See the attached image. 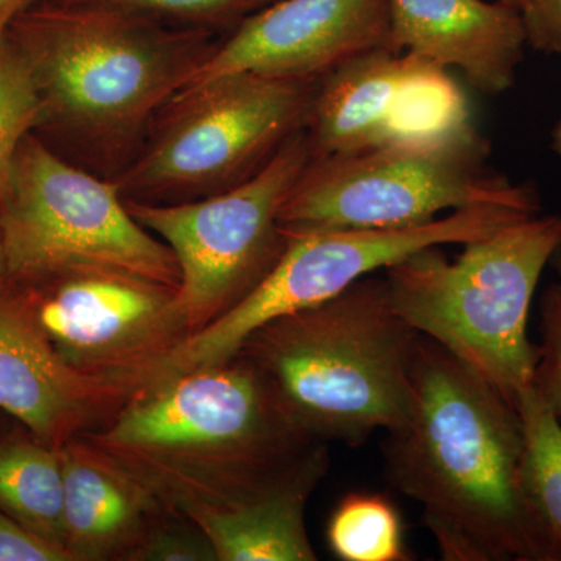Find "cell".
I'll return each mask as SVG.
<instances>
[{"instance_id":"obj_13","label":"cell","mask_w":561,"mask_h":561,"mask_svg":"<svg viewBox=\"0 0 561 561\" xmlns=\"http://www.w3.org/2000/svg\"><path fill=\"white\" fill-rule=\"evenodd\" d=\"M379 49H390L389 0H278L221 36L184 90L236 72L321 80Z\"/></svg>"},{"instance_id":"obj_14","label":"cell","mask_w":561,"mask_h":561,"mask_svg":"<svg viewBox=\"0 0 561 561\" xmlns=\"http://www.w3.org/2000/svg\"><path fill=\"white\" fill-rule=\"evenodd\" d=\"M130 397L70 367L10 284L0 291V412L55 449L99 430Z\"/></svg>"},{"instance_id":"obj_17","label":"cell","mask_w":561,"mask_h":561,"mask_svg":"<svg viewBox=\"0 0 561 561\" xmlns=\"http://www.w3.org/2000/svg\"><path fill=\"white\" fill-rule=\"evenodd\" d=\"M330 468L321 443L278 485L239 504L184 511L208 535L217 561H316L306 505Z\"/></svg>"},{"instance_id":"obj_6","label":"cell","mask_w":561,"mask_h":561,"mask_svg":"<svg viewBox=\"0 0 561 561\" xmlns=\"http://www.w3.org/2000/svg\"><path fill=\"white\" fill-rule=\"evenodd\" d=\"M490 154L489 139L472 125L435 142L309 158L280 205V230H394L486 205L541 214L537 187L494 171Z\"/></svg>"},{"instance_id":"obj_10","label":"cell","mask_w":561,"mask_h":561,"mask_svg":"<svg viewBox=\"0 0 561 561\" xmlns=\"http://www.w3.org/2000/svg\"><path fill=\"white\" fill-rule=\"evenodd\" d=\"M309 158L301 130L257 175L232 190L164 205L125 201L131 216L175 256L191 334L231 311L278 264L287 247L280 205Z\"/></svg>"},{"instance_id":"obj_22","label":"cell","mask_w":561,"mask_h":561,"mask_svg":"<svg viewBox=\"0 0 561 561\" xmlns=\"http://www.w3.org/2000/svg\"><path fill=\"white\" fill-rule=\"evenodd\" d=\"M57 3L111 7L173 27L227 35L245 18L278 0H47Z\"/></svg>"},{"instance_id":"obj_15","label":"cell","mask_w":561,"mask_h":561,"mask_svg":"<svg viewBox=\"0 0 561 561\" xmlns=\"http://www.w3.org/2000/svg\"><path fill=\"white\" fill-rule=\"evenodd\" d=\"M390 49L456 68L482 94L511 90L527 41L508 0H389Z\"/></svg>"},{"instance_id":"obj_20","label":"cell","mask_w":561,"mask_h":561,"mask_svg":"<svg viewBox=\"0 0 561 561\" xmlns=\"http://www.w3.org/2000/svg\"><path fill=\"white\" fill-rule=\"evenodd\" d=\"M327 538L332 553L343 561L412 559L400 513L381 494H346L331 513Z\"/></svg>"},{"instance_id":"obj_3","label":"cell","mask_w":561,"mask_h":561,"mask_svg":"<svg viewBox=\"0 0 561 561\" xmlns=\"http://www.w3.org/2000/svg\"><path fill=\"white\" fill-rule=\"evenodd\" d=\"M83 437L180 512L251 500L324 443L295 423L242 353L139 387Z\"/></svg>"},{"instance_id":"obj_18","label":"cell","mask_w":561,"mask_h":561,"mask_svg":"<svg viewBox=\"0 0 561 561\" xmlns=\"http://www.w3.org/2000/svg\"><path fill=\"white\" fill-rule=\"evenodd\" d=\"M0 508L66 552L60 449L38 440L22 426L0 437Z\"/></svg>"},{"instance_id":"obj_23","label":"cell","mask_w":561,"mask_h":561,"mask_svg":"<svg viewBox=\"0 0 561 561\" xmlns=\"http://www.w3.org/2000/svg\"><path fill=\"white\" fill-rule=\"evenodd\" d=\"M552 283L540 298V345H537L534 386L561 423V249L553 254Z\"/></svg>"},{"instance_id":"obj_26","label":"cell","mask_w":561,"mask_h":561,"mask_svg":"<svg viewBox=\"0 0 561 561\" xmlns=\"http://www.w3.org/2000/svg\"><path fill=\"white\" fill-rule=\"evenodd\" d=\"M0 561H72L68 552L36 537L0 508Z\"/></svg>"},{"instance_id":"obj_28","label":"cell","mask_w":561,"mask_h":561,"mask_svg":"<svg viewBox=\"0 0 561 561\" xmlns=\"http://www.w3.org/2000/svg\"><path fill=\"white\" fill-rule=\"evenodd\" d=\"M9 286V271H7L5 250H3L2 236H0V291Z\"/></svg>"},{"instance_id":"obj_4","label":"cell","mask_w":561,"mask_h":561,"mask_svg":"<svg viewBox=\"0 0 561 561\" xmlns=\"http://www.w3.org/2000/svg\"><path fill=\"white\" fill-rule=\"evenodd\" d=\"M419 339L391 306L386 276L373 273L331 300L268 321L239 353L302 431L360 445L404 419Z\"/></svg>"},{"instance_id":"obj_7","label":"cell","mask_w":561,"mask_h":561,"mask_svg":"<svg viewBox=\"0 0 561 561\" xmlns=\"http://www.w3.org/2000/svg\"><path fill=\"white\" fill-rule=\"evenodd\" d=\"M319 83L236 72L180 91L114 184L124 201L162 205L232 190L305 130Z\"/></svg>"},{"instance_id":"obj_12","label":"cell","mask_w":561,"mask_h":561,"mask_svg":"<svg viewBox=\"0 0 561 561\" xmlns=\"http://www.w3.org/2000/svg\"><path fill=\"white\" fill-rule=\"evenodd\" d=\"M448 69L411 51L373 50L323 77L305 133L311 158L448 139L472 127Z\"/></svg>"},{"instance_id":"obj_8","label":"cell","mask_w":561,"mask_h":561,"mask_svg":"<svg viewBox=\"0 0 561 561\" xmlns=\"http://www.w3.org/2000/svg\"><path fill=\"white\" fill-rule=\"evenodd\" d=\"M9 283L108 272L180 287L171 249L131 216L113 180L31 133L0 197Z\"/></svg>"},{"instance_id":"obj_29","label":"cell","mask_w":561,"mask_h":561,"mask_svg":"<svg viewBox=\"0 0 561 561\" xmlns=\"http://www.w3.org/2000/svg\"><path fill=\"white\" fill-rule=\"evenodd\" d=\"M552 150L556 151L557 157L561 158V117L553 125L551 135Z\"/></svg>"},{"instance_id":"obj_25","label":"cell","mask_w":561,"mask_h":561,"mask_svg":"<svg viewBox=\"0 0 561 561\" xmlns=\"http://www.w3.org/2000/svg\"><path fill=\"white\" fill-rule=\"evenodd\" d=\"M522 16L527 46L561 57V0H508Z\"/></svg>"},{"instance_id":"obj_24","label":"cell","mask_w":561,"mask_h":561,"mask_svg":"<svg viewBox=\"0 0 561 561\" xmlns=\"http://www.w3.org/2000/svg\"><path fill=\"white\" fill-rule=\"evenodd\" d=\"M136 561H217L208 535L186 513L169 507L154 524Z\"/></svg>"},{"instance_id":"obj_11","label":"cell","mask_w":561,"mask_h":561,"mask_svg":"<svg viewBox=\"0 0 561 561\" xmlns=\"http://www.w3.org/2000/svg\"><path fill=\"white\" fill-rule=\"evenodd\" d=\"M70 367L135 390L191 335L179 287L108 272L9 283Z\"/></svg>"},{"instance_id":"obj_30","label":"cell","mask_w":561,"mask_h":561,"mask_svg":"<svg viewBox=\"0 0 561 561\" xmlns=\"http://www.w3.org/2000/svg\"><path fill=\"white\" fill-rule=\"evenodd\" d=\"M18 426H21V424L11 420L9 415H5V413L0 412V437H3V435L9 434V432L16 430Z\"/></svg>"},{"instance_id":"obj_2","label":"cell","mask_w":561,"mask_h":561,"mask_svg":"<svg viewBox=\"0 0 561 561\" xmlns=\"http://www.w3.org/2000/svg\"><path fill=\"white\" fill-rule=\"evenodd\" d=\"M9 35L38 88L35 133L110 180L130 164L160 111L221 38L111 7L47 0L18 16Z\"/></svg>"},{"instance_id":"obj_5","label":"cell","mask_w":561,"mask_h":561,"mask_svg":"<svg viewBox=\"0 0 561 561\" xmlns=\"http://www.w3.org/2000/svg\"><path fill=\"white\" fill-rule=\"evenodd\" d=\"M463 247L454 261L430 247L387 267L391 306L516 404L534 386L537 345L527 323L542 272L561 249V214L515 221Z\"/></svg>"},{"instance_id":"obj_9","label":"cell","mask_w":561,"mask_h":561,"mask_svg":"<svg viewBox=\"0 0 561 561\" xmlns=\"http://www.w3.org/2000/svg\"><path fill=\"white\" fill-rule=\"evenodd\" d=\"M534 216L538 214L486 205L394 230L286 234V250L267 278L231 311L180 343L162 362V371L176 376L224 364L268 321L331 300L356 280L386 271L416 251L448 243L465 245Z\"/></svg>"},{"instance_id":"obj_1","label":"cell","mask_w":561,"mask_h":561,"mask_svg":"<svg viewBox=\"0 0 561 561\" xmlns=\"http://www.w3.org/2000/svg\"><path fill=\"white\" fill-rule=\"evenodd\" d=\"M404 419L387 431V481L423 508L448 561H546L524 501L518 409L420 334Z\"/></svg>"},{"instance_id":"obj_19","label":"cell","mask_w":561,"mask_h":561,"mask_svg":"<svg viewBox=\"0 0 561 561\" xmlns=\"http://www.w3.org/2000/svg\"><path fill=\"white\" fill-rule=\"evenodd\" d=\"M523 426L519 482L546 545V561H561V423L535 386L516 400Z\"/></svg>"},{"instance_id":"obj_27","label":"cell","mask_w":561,"mask_h":561,"mask_svg":"<svg viewBox=\"0 0 561 561\" xmlns=\"http://www.w3.org/2000/svg\"><path fill=\"white\" fill-rule=\"evenodd\" d=\"M38 2L39 0H0V38L9 32L18 16Z\"/></svg>"},{"instance_id":"obj_21","label":"cell","mask_w":561,"mask_h":561,"mask_svg":"<svg viewBox=\"0 0 561 561\" xmlns=\"http://www.w3.org/2000/svg\"><path fill=\"white\" fill-rule=\"evenodd\" d=\"M41 102L31 66L9 32L0 38V197L22 142L39 124Z\"/></svg>"},{"instance_id":"obj_16","label":"cell","mask_w":561,"mask_h":561,"mask_svg":"<svg viewBox=\"0 0 561 561\" xmlns=\"http://www.w3.org/2000/svg\"><path fill=\"white\" fill-rule=\"evenodd\" d=\"M72 561H136L169 505L83 435L60 449Z\"/></svg>"}]
</instances>
